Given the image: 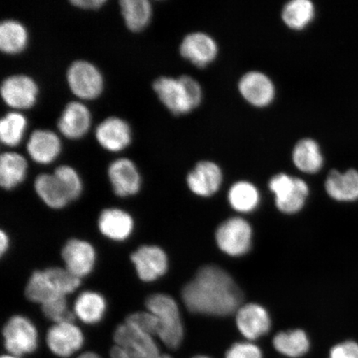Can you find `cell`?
<instances>
[{
	"label": "cell",
	"mask_w": 358,
	"mask_h": 358,
	"mask_svg": "<svg viewBox=\"0 0 358 358\" xmlns=\"http://www.w3.org/2000/svg\"><path fill=\"white\" fill-rule=\"evenodd\" d=\"M182 301L191 313L227 316L238 310L243 294L231 276L216 266L201 268L182 291Z\"/></svg>",
	"instance_id": "cell-1"
},
{
	"label": "cell",
	"mask_w": 358,
	"mask_h": 358,
	"mask_svg": "<svg viewBox=\"0 0 358 358\" xmlns=\"http://www.w3.org/2000/svg\"><path fill=\"white\" fill-rule=\"evenodd\" d=\"M145 306L158 319V337L164 345L171 349L180 346L185 329L176 299L168 294H155L147 298Z\"/></svg>",
	"instance_id": "cell-2"
},
{
	"label": "cell",
	"mask_w": 358,
	"mask_h": 358,
	"mask_svg": "<svg viewBox=\"0 0 358 358\" xmlns=\"http://www.w3.org/2000/svg\"><path fill=\"white\" fill-rule=\"evenodd\" d=\"M268 187L275 194L277 208L286 214L301 211L310 192L303 179L284 173L273 177L268 182Z\"/></svg>",
	"instance_id": "cell-3"
},
{
	"label": "cell",
	"mask_w": 358,
	"mask_h": 358,
	"mask_svg": "<svg viewBox=\"0 0 358 358\" xmlns=\"http://www.w3.org/2000/svg\"><path fill=\"white\" fill-rule=\"evenodd\" d=\"M66 80L71 92L83 100L96 99L104 88L101 71L84 60L76 61L69 66Z\"/></svg>",
	"instance_id": "cell-4"
},
{
	"label": "cell",
	"mask_w": 358,
	"mask_h": 358,
	"mask_svg": "<svg viewBox=\"0 0 358 358\" xmlns=\"http://www.w3.org/2000/svg\"><path fill=\"white\" fill-rule=\"evenodd\" d=\"M4 346L10 355L20 357L36 350L38 344V331L28 317L16 315L3 327Z\"/></svg>",
	"instance_id": "cell-5"
},
{
	"label": "cell",
	"mask_w": 358,
	"mask_h": 358,
	"mask_svg": "<svg viewBox=\"0 0 358 358\" xmlns=\"http://www.w3.org/2000/svg\"><path fill=\"white\" fill-rule=\"evenodd\" d=\"M252 227L241 217L228 219L216 231L218 248L231 257H241L248 253L252 246Z\"/></svg>",
	"instance_id": "cell-6"
},
{
	"label": "cell",
	"mask_w": 358,
	"mask_h": 358,
	"mask_svg": "<svg viewBox=\"0 0 358 358\" xmlns=\"http://www.w3.org/2000/svg\"><path fill=\"white\" fill-rule=\"evenodd\" d=\"M114 340L116 346L124 349L131 358H159L161 355L154 337L127 323L117 327Z\"/></svg>",
	"instance_id": "cell-7"
},
{
	"label": "cell",
	"mask_w": 358,
	"mask_h": 358,
	"mask_svg": "<svg viewBox=\"0 0 358 358\" xmlns=\"http://www.w3.org/2000/svg\"><path fill=\"white\" fill-rule=\"evenodd\" d=\"M0 91L6 105L17 110L33 107L38 95L37 83L26 75H13L4 79Z\"/></svg>",
	"instance_id": "cell-8"
},
{
	"label": "cell",
	"mask_w": 358,
	"mask_h": 358,
	"mask_svg": "<svg viewBox=\"0 0 358 358\" xmlns=\"http://www.w3.org/2000/svg\"><path fill=\"white\" fill-rule=\"evenodd\" d=\"M153 88L160 101L172 114L186 115L194 110L180 78L161 77L155 80Z\"/></svg>",
	"instance_id": "cell-9"
},
{
	"label": "cell",
	"mask_w": 358,
	"mask_h": 358,
	"mask_svg": "<svg viewBox=\"0 0 358 358\" xmlns=\"http://www.w3.org/2000/svg\"><path fill=\"white\" fill-rule=\"evenodd\" d=\"M238 89L244 100L258 108L270 106L275 96L274 83L262 71H252L244 74L240 79Z\"/></svg>",
	"instance_id": "cell-10"
},
{
	"label": "cell",
	"mask_w": 358,
	"mask_h": 358,
	"mask_svg": "<svg viewBox=\"0 0 358 358\" xmlns=\"http://www.w3.org/2000/svg\"><path fill=\"white\" fill-rule=\"evenodd\" d=\"M236 313L237 329L248 341H255L270 332V315L266 308L259 304L246 303Z\"/></svg>",
	"instance_id": "cell-11"
},
{
	"label": "cell",
	"mask_w": 358,
	"mask_h": 358,
	"mask_svg": "<svg viewBox=\"0 0 358 358\" xmlns=\"http://www.w3.org/2000/svg\"><path fill=\"white\" fill-rule=\"evenodd\" d=\"M131 262L140 279L152 282L167 272L169 262L166 253L158 246L143 245L131 255Z\"/></svg>",
	"instance_id": "cell-12"
},
{
	"label": "cell",
	"mask_w": 358,
	"mask_h": 358,
	"mask_svg": "<svg viewBox=\"0 0 358 358\" xmlns=\"http://www.w3.org/2000/svg\"><path fill=\"white\" fill-rule=\"evenodd\" d=\"M181 56L199 69H203L216 59L217 43L211 36L201 33L187 34L179 48Z\"/></svg>",
	"instance_id": "cell-13"
},
{
	"label": "cell",
	"mask_w": 358,
	"mask_h": 358,
	"mask_svg": "<svg viewBox=\"0 0 358 358\" xmlns=\"http://www.w3.org/2000/svg\"><path fill=\"white\" fill-rule=\"evenodd\" d=\"M66 268L71 274L83 278L93 270L96 262V250L87 241L71 239L62 252Z\"/></svg>",
	"instance_id": "cell-14"
},
{
	"label": "cell",
	"mask_w": 358,
	"mask_h": 358,
	"mask_svg": "<svg viewBox=\"0 0 358 358\" xmlns=\"http://www.w3.org/2000/svg\"><path fill=\"white\" fill-rule=\"evenodd\" d=\"M83 343V332L73 323L56 324L47 334L48 346L57 357H71L82 348Z\"/></svg>",
	"instance_id": "cell-15"
},
{
	"label": "cell",
	"mask_w": 358,
	"mask_h": 358,
	"mask_svg": "<svg viewBox=\"0 0 358 358\" xmlns=\"http://www.w3.org/2000/svg\"><path fill=\"white\" fill-rule=\"evenodd\" d=\"M223 180L220 167L212 161H201L187 174V183L194 194L210 196L220 189Z\"/></svg>",
	"instance_id": "cell-16"
},
{
	"label": "cell",
	"mask_w": 358,
	"mask_h": 358,
	"mask_svg": "<svg viewBox=\"0 0 358 358\" xmlns=\"http://www.w3.org/2000/svg\"><path fill=\"white\" fill-rule=\"evenodd\" d=\"M108 176L115 194L119 196H133L141 189V174L131 159L115 160L108 169Z\"/></svg>",
	"instance_id": "cell-17"
},
{
	"label": "cell",
	"mask_w": 358,
	"mask_h": 358,
	"mask_svg": "<svg viewBox=\"0 0 358 358\" xmlns=\"http://www.w3.org/2000/svg\"><path fill=\"white\" fill-rule=\"evenodd\" d=\"M98 143L110 152L122 151L131 142V129L127 122L118 117L103 120L96 129Z\"/></svg>",
	"instance_id": "cell-18"
},
{
	"label": "cell",
	"mask_w": 358,
	"mask_h": 358,
	"mask_svg": "<svg viewBox=\"0 0 358 358\" xmlns=\"http://www.w3.org/2000/svg\"><path fill=\"white\" fill-rule=\"evenodd\" d=\"M92 116L87 107L78 101L69 103L62 111L57 127L66 138L78 140L91 127Z\"/></svg>",
	"instance_id": "cell-19"
},
{
	"label": "cell",
	"mask_w": 358,
	"mask_h": 358,
	"mask_svg": "<svg viewBox=\"0 0 358 358\" xmlns=\"http://www.w3.org/2000/svg\"><path fill=\"white\" fill-rule=\"evenodd\" d=\"M61 141L55 133L48 129H37L29 138L27 150L36 163L48 164L55 161L61 152Z\"/></svg>",
	"instance_id": "cell-20"
},
{
	"label": "cell",
	"mask_w": 358,
	"mask_h": 358,
	"mask_svg": "<svg viewBox=\"0 0 358 358\" xmlns=\"http://www.w3.org/2000/svg\"><path fill=\"white\" fill-rule=\"evenodd\" d=\"M325 189L333 199L353 201L358 199V171L348 169L345 172L332 170L327 177Z\"/></svg>",
	"instance_id": "cell-21"
},
{
	"label": "cell",
	"mask_w": 358,
	"mask_h": 358,
	"mask_svg": "<svg viewBox=\"0 0 358 358\" xmlns=\"http://www.w3.org/2000/svg\"><path fill=\"white\" fill-rule=\"evenodd\" d=\"M98 225L103 235L116 241L127 240L134 230V220L131 215L117 208L103 211Z\"/></svg>",
	"instance_id": "cell-22"
},
{
	"label": "cell",
	"mask_w": 358,
	"mask_h": 358,
	"mask_svg": "<svg viewBox=\"0 0 358 358\" xmlns=\"http://www.w3.org/2000/svg\"><path fill=\"white\" fill-rule=\"evenodd\" d=\"M292 159L295 167L306 173L319 172L324 162L320 145L310 138L297 142L294 147Z\"/></svg>",
	"instance_id": "cell-23"
},
{
	"label": "cell",
	"mask_w": 358,
	"mask_h": 358,
	"mask_svg": "<svg viewBox=\"0 0 358 358\" xmlns=\"http://www.w3.org/2000/svg\"><path fill=\"white\" fill-rule=\"evenodd\" d=\"M26 159L15 152H6L0 157V185L6 190H11L24 180L27 174Z\"/></svg>",
	"instance_id": "cell-24"
},
{
	"label": "cell",
	"mask_w": 358,
	"mask_h": 358,
	"mask_svg": "<svg viewBox=\"0 0 358 358\" xmlns=\"http://www.w3.org/2000/svg\"><path fill=\"white\" fill-rule=\"evenodd\" d=\"M34 187L39 198L53 209L64 208L71 201L64 186L55 174H40L36 178Z\"/></svg>",
	"instance_id": "cell-25"
},
{
	"label": "cell",
	"mask_w": 358,
	"mask_h": 358,
	"mask_svg": "<svg viewBox=\"0 0 358 358\" xmlns=\"http://www.w3.org/2000/svg\"><path fill=\"white\" fill-rule=\"evenodd\" d=\"M275 350L289 358L302 357L310 351V339L304 331L294 329L280 332L273 338Z\"/></svg>",
	"instance_id": "cell-26"
},
{
	"label": "cell",
	"mask_w": 358,
	"mask_h": 358,
	"mask_svg": "<svg viewBox=\"0 0 358 358\" xmlns=\"http://www.w3.org/2000/svg\"><path fill=\"white\" fill-rule=\"evenodd\" d=\"M106 302L104 297L93 291H85L75 302L74 313L87 324H96L104 317Z\"/></svg>",
	"instance_id": "cell-27"
},
{
	"label": "cell",
	"mask_w": 358,
	"mask_h": 358,
	"mask_svg": "<svg viewBox=\"0 0 358 358\" xmlns=\"http://www.w3.org/2000/svg\"><path fill=\"white\" fill-rule=\"evenodd\" d=\"M25 27L16 20H6L0 25V49L6 55H19L28 45Z\"/></svg>",
	"instance_id": "cell-28"
},
{
	"label": "cell",
	"mask_w": 358,
	"mask_h": 358,
	"mask_svg": "<svg viewBox=\"0 0 358 358\" xmlns=\"http://www.w3.org/2000/svg\"><path fill=\"white\" fill-rule=\"evenodd\" d=\"M120 6L125 25L131 32H141L150 24L152 6L148 0H122Z\"/></svg>",
	"instance_id": "cell-29"
},
{
	"label": "cell",
	"mask_w": 358,
	"mask_h": 358,
	"mask_svg": "<svg viewBox=\"0 0 358 358\" xmlns=\"http://www.w3.org/2000/svg\"><path fill=\"white\" fill-rule=\"evenodd\" d=\"M315 7L310 0H292L285 4L281 17L290 29L302 30L315 19Z\"/></svg>",
	"instance_id": "cell-30"
},
{
	"label": "cell",
	"mask_w": 358,
	"mask_h": 358,
	"mask_svg": "<svg viewBox=\"0 0 358 358\" xmlns=\"http://www.w3.org/2000/svg\"><path fill=\"white\" fill-rule=\"evenodd\" d=\"M25 294L30 301L41 303L42 306L64 297L57 292L55 284L45 270L33 273L27 285Z\"/></svg>",
	"instance_id": "cell-31"
},
{
	"label": "cell",
	"mask_w": 358,
	"mask_h": 358,
	"mask_svg": "<svg viewBox=\"0 0 358 358\" xmlns=\"http://www.w3.org/2000/svg\"><path fill=\"white\" fill-rule=\"evenodd\" d=\"M228 201L236 211L250 213L257 208L259 203V191L252 183L245 181L237 182L228 192Z\"/></svg>",
	"instance_id": "cell-32"
},
{
	"label": "cell",
	"mask_w": 358,
	"mask_h": 358,
	"mask_svg": "<svg viewBox=\"0 0 358 358\" xmlns=\"http://www.w3.org/2000/svg\"><path fill=\"white\" fill-rule=\"evenodd\" d=\"M26 127L24 115L17 112H10L0 120V140L3 145L15 147L21 142Z\"/></svg>",
	"instance_id": "cell-33"
},
{
	"label": "cell",
	"mask_w": 358,
	"mask_h": 358,
	"mask_svg": "<svg viewBox=\"0 0 358 358\" xmlns=\"http://www.w3.org/2000/svg\"><path fill=\"white\" fill-rule=\"evenodd\" d=\"M46 271L62 296L66 297L80 286V279L71 274L66 268L52 267L47 268Z\"/></svg>",
	"instance_id": "cell-34"
},
{
	"label": "cell",
	"mask_w": 358,
	"mask_h": 358,
	"mask_svg": "<svg viewBox=\"0 0 358 358\" xmlns=\"http://www.w3.org/2000/svg\"><path fill=\"white\" fill-rule=\"evenodd\" d=\"M60 181L71 201L79 198L83 192V182L76 170L67 165L56 169L53 173Z\"/></svg>",
	"instance_id": "cell-35"
},
{
	"label": "cell",
	"mask_w": 358,
	"mask_h": 358,
	"mask_svg": "<svg viewBox=\"0 0 358 358\" xmlns=\"http://www.w3.org/2000/svg\"><path fill=\"white\" fill-rule=\"evenodd\" d=\"M44 315L56 324L73 323L75 313L69 310L65 297L58 298L42 306Z\"/></svg>",
	"instance_id": "cell-36"
},
{
	"label": "cell",
	"mask_w": 358,
	"mask_h": 358,
	"mask_svg": "<svg viewBox=\"0 0 358 358\" xmlns=\"http://www.w3.org/2000/svg\"><path fill=\"white\" fill-rule=\"evenodd\" d=\"M125 323L152 337L158 336L159 328L158 319L150 311L134 313L127 317Z\"/></svg>",
	"instance_id": "cell-37"
},
{
	"label": "cell",
	"mask_w": 358,
	"mask_h": 358,
	"mask_svg": "<svg viewBox=\"0 0 358 358\" xmlns=\"http://www.w3.org/2000/svg\"><path fill=\"white\" fill-rule=\"evenodd\" d=\"M225 358H263V353L252 342H239L228 349Z\"/></svg>",
	"instance_id": "cell-38"
},
{
	"label": "cell",
	"mask_w": 358,
	"mask_h": 358,
	"mask_svg": "<svg viewBox=\"0 0 358 358\" xmlns=\"http://www.w3.org/2000/svg\"><path fill=\"white\" fill-rule=\"evenodd\" d=\"M329 358H358V343L346 341L331 349Z\"/></svg>",
	"instance_id": "cell-39"
},
{
	"label": "cell",
	"mask_w": 358,
	"mask_h": 358,
	"mask_svg": "<svg viewBox=\"0 0 358 358\" xmlns=\"http://www.w3.org/2000/svg\"><path fill=\"white\" fill-rule=\"evenodd\" d=\"M70 3L73 6L83 10H95L104 6L106 1V0H73Z\"/></svg>",
	"instance_id": "cell-40"
},
{
	"label": "cell",
	"mask_w": 358,
	"mask_h": 358,
	"mask_svg": "<svg viewBox=\"0 0 358 358\" xmlns=\"http://www.w3.org/2000/svg\"><path fill=\"white\" fill-rule=\"evenodd\" d=\"M10 246V239H8V235L3 231L0 232V252L1 255L6 253Z\"/></svg>",
	"instance_id": "cell-41"
},
{
	"label": "cell",
	"mask_w": 358,
	"mask_h": 358,
	"mask_svg": "<svg viewBox=\"0 0 358 358\" xmlns=\"http://www.w3.org/2000/svg\"><path fill=\"white\" fill-rule=\"evenodd\" d=\"M111 358H131L122 348L115 346L110 351Z\"/></svg>",
	"instance_id": "cell-42"
},
{
	"label": "cell",
	"mask_w": 358,
	"mask_h": 358,
	"mask_svg": "<svg viewBox=\"0 0 358 358\" xmlns=\"http://www.w3.org/2000/svg\"><path fill=\"white\" fill-rule=\"evenodd\" d=\"M78 358H101L96 353L94 352H85L83 355L79 356Z\"/></svg>",
	"instance_id": "cell-43"
},
{
	"label": "cell",
	"mask_w": 358,
	"mask_h": 358,
	"mask_svg": "<svg viewBox=\"0 0 358 358\" xmlns=\"http://www.w3.org/2000/svg\"><path fill=\"white\" fill-rule=\"evenodd\" d=\"M1 358H20V357L15 356V355H3V356H2Z\"/></svg>",
	"instance_id": "cell-44"
},
{
	"label": "cell",
	"mask_w": 358,
	"mask_h": 358,
	"mask_svg": "<svg viewBox=\"0 0 358 358\" xmlns=\"http://www.w3.org/2000/svg\"><path fill=\"white\" fill-rule=\"evenodd\" d=\"M192 358H211V357H209L208 356L199 355V356H196V357H192Z\"/></svg>",
	"instance_id": "cell-45"
},
{
	"label": "cell",
	"mask_w": 358,
	"mask_h": 358,
	"mask_svg": "<svg viewBox=\"0 0 358 358\" xmlns=\"http://www.w3.org/2000/svg\"><path fill=\"white\" fill-rule=\"evenodd\" d=\"M159 358H172L171 357L169 356V355H160Z\"/></svg>",
	"instance_id": "cell-46"
}]
</instances>
